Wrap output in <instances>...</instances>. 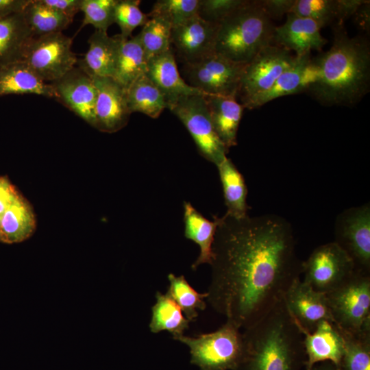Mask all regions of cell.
I'll use <instances>...</instances> for the list:
<instances>
[{"mask_svg":"<svg viewBox=\"0 0 370 370\" xmlns=\"http://www.w3.org/2000/svg\"><path fill=\"white\" fill-rule=\"evenodd\" d=\"M217 223L206 301L245 329L267 313L302 273L291 224L275 214L213 217Z\"/></svg>","mask_w":370,"mask_h":370,"instance_id":"cell-1","label":"cell"},{"mask_svg":"<svg viewBox=\"0 0 370 370\" xmlns=\"http://www.w3.org/2000/svg\"><path fill=\"white\" fill-rule=\"evenodd\" d=\"M330 49L314 58L317 81L307 92L324 106H352L370 88V45L366 36L349 37L343 25L333 28Z\"/></svg>","mask_w":370,"mask_h":370,"instance_id":"cell-2","label":"cell"},{"mask_svg":"<svg viewBox=\"0 0 370 370\" xmlns=\"http://www.w3.org/2000/svg\"><path fill=\"white\" fill-rule=\"evenodd\" d=\"M243 354L235 370H301L306 356L303 334L283 297L244 329Z\"/></svg>","mask_w":370,"mask_h":370,"instance_id":"cell-3","label":"cell"},{"mask_svg":"<svg viewBox=\"0 0 370 370\" xmlns=\"http://www.w3.org/2000/svg\"><path fill=\"white\" fill-rule=\"evenodd\" d=\"M274 28L258 1L247 0L219 25L215 52L247 64L262 48L272 45Z\"/></svg>","mask_w":370,"mask_h":370,"instance_id":"cell-4","label":"cell"},{"mask_svg":"<svg viewBox=\"0 0 370 370\" xmlns=\"http://www.w3.org/2000/svg\"><path fill=\"white\" fill-rule=\"evenodd\" d=\"M173 339L188 348L191 363L201 370H235L243 354V332L227 321L213 332Z\"/></svg>","mask_w":370,"mask_h":370,"instance_id":"cell-5","label":"cell"},{"mask_svg":"<svg viewBox=\"0 0 370 370\" xmlns=\"http://www.w3.org/2000/svg\"><path fill=\"white\" fill-rule=\"evenodd\" d=\"M326 297L333 322L339 330L355 334L370 328V274L355 269Z\"/></svg>","mask_w":370,"mask_h":370,"instance_id":"cell-6","label":"cell"},{"mask_svg":"<svg viewBox=\"0 0 370 370\" xmlns=\"http://www.w3.org/2000/svg\"><path fill=\"white\" fill-rule=\"evenodd\" d=\"M246 64L214 52L197 62L184 63L182 73L185 82L204 95L236 98Z\"/></svg>","mask_w":370,"mask_h":370,"instance_id":"cell-7","label":"cell"},{"mask_svg":"<svg viewBox=\"0 0 370 370\" xmlns=\"http://www.w3.org/2000/svg\"><path fill=\"white\" fill-rule=\"evenodd\" d=\"M73 39L62 32L33 37L26 45L21 60L44 82H55L77 64L71 49Z\"/></svg>","mask_w":370,"mask_h":370,"instance_id":"cell-8","label":"cell"},{"mask_svg":"<svg viewBox=\"0 0 370 370\" xmlns=\"http://www.w3.org/2000/svg\"><path fill=\"white\" fill-rule=\"evenodd\" d=\"M297 59L293 52L274 45L262 48L245 67L236 95L240 103L246 108L254 99L269 90Z\"/></svg>","mask_w":370,"mask_h":370,"instance_id":"cell-9","label":"cell"},{"mask_svg":"<svg viewBox=\"0 0 370 370\" xmlns=\"http://www.w3.org/2000/svg\"><path fill=\"white\" fill-rule=\"evenodd\" d=\"M204 95L180 98L170 108L192 136L200 154L217 166L229 151L213 127Z\"/></svg>","mask_w":370,"mask_h":370,"instance_id":"cell-10","label":"cell"},{"mask_svg":"<svg viewBox=\"0 0 370 370\" xmlns=\"http://www.w3.org/2000/svg\"><path fill=\"white\" fill-rule=\"evenodd\" d=\"M354 271L352 260L334 241L318 246L302 262L303 282L325 294L341 285Z\"/></svg>","mask_w":370,"mask_h":370,"instance_id":"cell-11","label":"cell"},{"mask_svg":"<svg viewBox=\"0 0 370 370\" xmlns=\"http://www.w3.org/2000/svg\"><path fill=\"white\" fill-rule=\"evenodd\" d=\"M335 242L350 257L355 269L370 274V204L348 208L334 221Z\"/></svg>","mask_w":370,"mask_h":370,"instance_id":"cell-12","label":"cell"},{"mask_svg":"<svg viewBox=\"0 0 370 370\" xmlns=\"http://www.w3.org/2000/svg\"><path fill=\"white\" fill-rule=\"evenodd\" d=\"M283 300L301 332H311L324 320L333 322L326 294L314 290L300 278L291 283Z\"/></svg>","mask_w":370,"mask_h":370,"instance_id":"cell-13","label":"cell"},{"mask_svg":"<svg viewBox=\"0 0 370 370\" xmlns=\"http://www.w3.org/2000/svg\"><path fill=\"white\" fill-rule=\"evenodd\" d=\"M218 27L196 14L172 28L171 44L184 63L197 62L215 52Z\"/></svg>","mask_w":370,"mask_h":370,"instance_id":"cell-14","label":"cell"},{"mask_svg":"<svg viewBox=\"0 0 370 370\" xmlns=\"http://www.w3.org/2000/svg\"><path fill=\"white\" fill-rule=\"evenodd\" d=\"M90 77L97 93L95 127L109 133L119 131L126 125L131 114L127 103L126 90L112 77Z\"/></svg>","mask_w":370,"mask_h":370,"instance_id":"cell-15","label":"cell"},{"mask_svg":"<svg viewBox=\"0 0 370 370\" xmlns=\"http://www.w3.org/2000/svg\"><path fill=\"white\" fill-rule=\"evenodd\" d=\"M51 84L57 100L95 127L97 89L92 79L85 71L78 66L73 67Z\"/></svg>","mask_w":370,"mask_h":370,"instance_id":"cell-16","label":"cell"},{"mask_svg":"<svg viewBox=\"0 0 370 370\" xmlns=\"http://www.w3.org/2000/svg\"><path fill=\"white\" fill-rule=\"evenodd\" d=\"M323 27L314 20L288 13L286 21L275 27L272 45L293 51L297 56L321 51L328 42L321 34Z\"/></svg>","mask_w":370,"mask_h":370,"instance_id":"cell-17","label":"cell"},{"mask_svg":"<svg viewBox=\"0 0 370 370\" xmlns=\"http://www.w3.org/2000/svg\"><path fill=\"white\" fill-rule=\"evenodd\" d=\"M310 54L297 56L295 64L278 77L271 88L254 99L246 108H257L280 97L307 92L319 76L318 68Z\"/></svg>","mask_w":370,"mask_h":370,"instance_id":"cell-18","label":"cell"},{"mask_svg":"<svg viewBox=\"0 0 370 370\" xmlns=\"http://www.w3.org/2000/svg\"><path fill=\"white\" fill-rule=\"evenodd\" d=\"M301 332L306 356L305 370L325 361L339 365L344 352V339L334 322L324 320L312 332Z\"/></svg>","mask_w":370,"mask_h":370,"instance_id":"cell-19","label":"cell"},{"mask_svg":"<svg viewBox=\"0 0 370 370\" xmlns=\"http://www.w3.org/2000/svg\"><path fill=\"white\" fill-rule=\"evenodd\" d=\"M145 74L163 93L168 109L182 97L204 95L180 75L171 49L149 59Z\"/></svg>","mask_w":370,"mask_h":370,"instance_id":"cell-20","label":"cell"},{"mask_svg":"<svg viewBox=\"0 0 370 370\" xmlns=\"http://www.w3.org/2000/svg\"><path fill=\"white\" fill-rule=\"evenodd\" d=\"M123 39L121 34L110 36L107 32L95 30L88 40L84 57L77 60L78 67L90 77L113 78Z\"/></svg>","mask_w":370,"mask_h":370,"instance_id":"cell-21","label":"cell"},{"mask_svg":"<svg viewBox=\"0 0 370 370\" xmlns=\"http://www.w3.org/2000/svg\"><path fill=\"white\" fill-rule=\"evenodd\" d=\"M34 94L56 98L51 84L41 79L22 60L0 64V96Z\"/></svg>","mask_w":370,"mask_h":370,"instance_id":"cell-22","label":"cell"},{"mask_svg":"<svg viewBox=\"0 0 370 370\" xmlns=\"http://www.w3.org/2000/svg\"><path fill=\"white\" fill-rule=\"evenodd\" d=\"M204 96L214 131L230 150L237 145V132L244 107L234 97Z\"/></svg>","mask_w":370,"mask_h":370,"instance_id":"cell-23","label":"cell"},{"mask_svg":"<svg viewBox=\"0 0 370 370\" xmlns=\"http://www.w3.org/2000/svg\"><path fill=\"white\" fill-rule=\"evenodd\" d=\"M36 229V219L28 201L19 193L5 210L0 221V241L21 243Z\"/></svg>","mask_w":370,"mask_h":370,"instance_id":"cell-24","label":"cell"},{"mask_svg":"<svg viewBox=\"0 0 370 370\" xmlns=\"http://www.w3.org/2000/svg\"><path fill=\"white\" fill-rule=\"evenodd\" d=\"M184 236L199 247V254L191 269L196 271L204 264H210L217 223L200 214L190 202H184Z\"/></svg>","mask_w":370,"mask_h":370,"instance_id":"cell-25","label":"cell"},{"mask_svg":"<svg viewBox=\"0 0 370 370\" xmlns=\"http://www.w3.org/2000/svg\"><path fill=\"white\" fill-rule=\"evenodd\" d=\"M217 166L227 208L225 214L235 218L247 215V188L243 175L227 157Z\"/></svg>","mask_w":370,"mask_h":370,"instance_id":"cell-26","label":"cell"},{"mask_svg":"<svg viewBox=\"0 0 370 370\" xmlns=\"http://www.w3.org/2000/svg\"><path fill=\"white\" fill-rule=\"evenodd\" d=\"M33 37L23 12L0 18V64L21 60Z\"/></svg>","mask_w":370,"mask_h":370,"instance_id":"cell-27","label":"cell"},{"mask_svg":"<svg viewBox=\"0 0 370 370\" xmlns=\"http://www.w3.org/2000/svg\"><path fill=\"white\" fill-rule=\"evenodd\" d=\"M130 112H140L156 119L168 108L163 93L146 74L137 78L126 90Z\"/></svg>","mask_w":370,"mask_h":370,"instance_id":"cell-28","label":"cell"},{"mask_svg":"<svg viewBox=\"0 0 370 370\" xmlns=\"http://www.w3.org/2000/svg\"><path fill=\"white\" fill-rule=\"evenodd\" d=\"M155 298L149 323L150 332L158 334L166 331L172 335L173 338L184 334L190 322L178 305L166 293L157 291Z\"/></svg>","mask_w":370,"mask_h":370,"instance_id":"cell-29","label":"cell"},{"mask_svg":"<svg viewBox=\"0 0 370 370\" xmlns=\"http://www.w3.org/2000/svg\"><path fill=\"white\" fill-rule=\"evenodd\" d=\"M147 64L138 36L123 39L113 79L126 90L137 78L146 73Z\"/></svg>","mask_w":370,"mask_h":370,"instance_id":"cell-30","label":"cell"},{"mask_svg":"<svg viewBox=\"0 0 370 370\" xmlns=\"http://www.w3.org/2000/svg\"><path fill=\"white\" fill-rule=\"evenodd\" d=\"M23 14L34 37L62 32L73 21L43 4L41 0H31Z\"/></svg>","mask_w":370,"mask_h":370,"instance_id":"cell-31","label":"cell"},{"mask_svg":"<svg viewBox=\"0 0 370 370\" xmlns=\"http://www.w3.org/2000/svg\"><path fill=\"white\" fill-rule=\"evenodd\" d=\"M169 286L166 293L178 305L184 315L190 322L195 321L199 312L207 307L206 293H199L183 275L169 273Z\"/></svg>","mask_w":370,"mask_h":370,"instance_id":"cell-32","label":"cell"},{"mask_svg":"<svg viewBox=\"0 0 370 370\" xmlns=\"http://www.w3.org/2000/svg\"><path fill=\"white\" fill-rule=\"evenodd\" d=\"M344 352L340 370H370V328L358 333L343 331Z\"/></svg>","mask_w":370,"mask_h":370,"instance_id":"cell-33","label":"cell"},{"mask_svg":"<svg viewBox=\"0 0 370 370\" xmlns=\"http://www.w3.org/2000/svg\"><path fill=\"white\" fill-rule=\"evenodd\" d=\"M172 26L161 17H152L138 34L147 61L171 49Z\"/></svg>","mask_w":370,"mask_h":370,"instance_id":"cell-34","label":"cell"},{"mask_svg":"<svg viewBox=\"0 0 370 370\" xmlns=\"http://www.w3.org/2000/svg\"><path fill=\"white\" fill-rule=\"evenodd\" d=\"M199 3V0H158L147 16L161 17L173 28L197 14Z\"/></svg>","mask_w":370,"mask_h":370,"instance_id":"cell-35","label":"cell"},{"mask_svg":"<svg viewBox=\"0 0 370 370\" xmlns=\"http://www.w3.org/2000/svg\"><path fill=\"white\" fill-rule=\"evenodd\" d=\"M117 0H82L80 11L84 13L82 27L92 25L96 30L107 32L114 23V12Z\"/></svg>","mask_w":370,"mask_h":370,"instance_id":"cell-36","label":"cell"},{"mask_svg":"<svg viewBox=\"0 0 370 370\" xmlns=\"http://www.w3.org/2000/svg\"><path fill=\"white\" fill-rule=\"evenodd\" d=\"M140 3L139 0L116 1L114 21L120 27L123 39H128L136 27L143 26L149 19L147 14L139 8Z\"/></svg>","mask_w":370,"mask_h":370,"instance_id":"cell-37","label":"cell"},{"mask_svg":"<svg viewBox=\"0 0 370 370\" xmlns=\"http://www.w3.org/2000/svg\"><path fill=\"white\" fill-rule=\"evenodd\" d=\"M290 13L314 20L325 27L336 22V0H295Z\"/></svg>","mask_w":370,"mask_h":370,"instance_id":"cell-38","label":"cell"},{"mask_svg":"<svg viewBox=\"0 0 370 370\" xmlns=\"http://www.w3.org/2000/svg\"><path fill=\"white\" fill-rule=\"evenodd\" d=\"M247 0H199L197 15L202 19L219 25Z\"/></svg>","mask_w":370,"mask_h":370,"instance_id":"cell-39","label":"cell"},{"mask_svg":"<svg viewBox=\"0 0 370 370\" xmlns=\"http://www.w3.org/2000/svg\"><path fill=\"white\" fill-rule=\"evenodd\" d=\"M270 20H280L285 14L291 12L295 0H257Z\"/></svg>","mask_w":370,"mask_h":370,"instance_id":"cell-40","label":"cell"},{"mask_svg":"<svg viewBox=\"0 0 370 370\" xmlns=\"http://www.w3.org/2000/svg\"><path fill=\"white\" fill-rule=\"evenodd\" d=\"M82 0H41L45 5L73 20L75 14L80 11Z\"/></svg>","mask_w":370,"mask_h":370,"instance_id":"cell-41","label":"cell"},{"mask_svg":"<svg viewBox=\"0 0 370 370\" xmlns=\"http://www.w3.org/2000/svg\"><path fill=\"white\" fill-rule=\"evenodd\" d=\"M18 193L8 177L0 176V221L10 203Z\"/></svg>","mask_w":370,"mask_h":370,"instance_id":"cell-42","label":"cell"},{"mask_svg":"<svg viewBox=\"0 0 370 370\" xmlns=\"http://www.w3.org/2000/svg\"><path fill=\"white\" fill-rule=\"evenodd\" d=\"M365 0H336V25H343L344 21L354 15Z\"/></svg>","mask_w":370,"mask_h":370,"instance_id":"cell-43","label":"cell"},{"mask_svg":"<svg viewBox=\"0 0 370 370\" xmlns=\"http://www.w3.org/2000/svg\"><path fill=\"white\" fill-rule=\"evenodd\" d=\"M357 27L369 34L370 30V1L365 0L352 16Z\"/></svg>","mask_w":370,"mask_h":370,"instance_id":"cell-44","label":"cell"},{"mask_svg":"<svg viewBox=\"0 0 370 370\" xmlns=\"http://www.w3.org/2000/svg\"><path fill=\"white\" fill-rule=\"evenodd\" d=\"M31 0H0V18L23 12Z\"/></svg>","mask_w":370,"mask_h":370,"instance_id":"cell-45","label":"cell"},{"mask_svg":"<svg viewBox=\"0 0 370 370\" xmlns=\"http://www.w3.org/2000/svg\"><path fill=\"white\" fill-rule=\"evenodd\" d=\"M309 370H340V369L338 367V366H336L334 363L329 361H325V362H320L314 365Z\"/></svg>","mask_w":370,"mask_h":370,"instance_id":"cell-46","label":"cell"}]
</instances>
